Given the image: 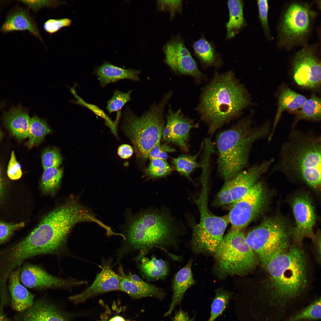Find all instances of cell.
Returning a JSON list of instances; mask_svg holds the SVG:
<instances>
[{"label": "cell", "instance_id": "cell-26", "mask_svg": "<svg viewBox=\"0 0 321 321\" xmlns=\"http://www.w3.org/2000/svg\"><path fill=\"white\" fill-rule=\"evenodd\" d=\"M142 254L137 258L139 259V268L142 278L148 281H154L165 278L169 270L168 262L162 259L153 257L150 259Z\"/></svg>", "mask_w": 321, "mask_h": 321}, {"label": "cell", "instance_id": "cell-44", "mask_svg": "<svg viewBox=\"0 0 321 321\" xmlns=\"http://www.w3.org/2000/svg\"><path fill=\"white\" fill-rule=\"evenodd\" d=\"M24 224V222L13 224L0 221V244L7 240L15 231L23 227Z\"/></svg>", "mask_w": 321, "mask_h": 321}, {"label": "cell", "instance_id": "cell-53", "mask_svg": "<svg viewBox=\"0 0 321 321\" xmlns=\"http://www.w3.org/2000/svg\"><path fill=\"white\" fill-rule=\"evenodd\" d=\"M109 321H125L122 317L116 316L111 318Z\"/></svg>", "mask_w": 321, "mask_h": 321}, {"label": "cell", "instance_id": "cell-7", "mask_svg": "<svg viewBox=\"0 0 321 321\" xmlns=\"http://www.w3.org/2000/svg\"><path fill=\"white\" fill-rule=\"evenodd\" d=\"M272 280L274 295L283 303L299 295L306 283L304 255L296 246L272 257L265 267Z\"/></svg>", "mask_w": 321, "mask_h": 321}, {"label": "cell", "instance_id": "cell-51", "mask_svg": "<svg viewBox=\"0 0 321 321\" xmlns=\"http://www.w3.org/2000/svg\"><path fill=\"white\" fill-rule=\"evenodd\" d=\"M5 183L2 169L0 166V200L4 197L5 194Z\"/></svg>", "mask_w": 321, "mask_h": 321}, {"label": "cell", "instance_id": "cell-37", "mask_svg": "<svg viewBox=\"0 0 321 321\" xmlns=\"http://www.w3.org/2000/svg\"><path fill=\"white\" fill-rule=\"evenodd\" d=\"M150 160L145 171L146 175L150 179L165 177L170 174L173 171L171 166L166 160L156 158Z\"/></svg>", "mask_w": 321, "mask_h": 321}, {"label": "cell", "instance_id": "cell-40", "mask_svg": "<svg viewBox=\"0 0 321 321\" xmlns=\"http://www.w3.org/2000/svg\"><path fill=\"white\" fill-rule=\"evenodd\" d=\"M42 161L44 169L57 168L61 163L62 158L59 151L54 148L49 147L44 150L42 154Z\"/></svg>", "mask_w": 321, "mask_h": 321}, {"label": "cell", "instance_id": "cell-42", "mask_svg": "<svg viewBox=\"0 0 321 321\" xmlns=\"http://www.w3.org/2000/svg\"><path fill=\"white\" fill-rule=\"evenodd\" d=\"M26 4L35 12L44 7H56L65 3L64 1L57 0H22L20 1Z\"/></svg>", "mask_w": 321, "mask_h": 321}, {"label": "cell", "instance_id": "cell-54", "mask_svg": "<svg viewBox=\"0 0 321 321\" xmlns=\"http://www.w3.org/2000/svg\"><path fill=\"white\" fill-rule=\"evenodd\" d=\"M1 132L0 131V139L1 138Z\"/></svg>", "mask_w": 321, "mask_h": 321}, {"label": "cell", "instance_id": "cell-11", "mask_svg": "<svg viewBox=\"0 0 321 321\" xmlns=\"http://www.w3.org/2000/svg\"><path fill=\"white\" fill-rule=\"evenodd\" d=\"M270 195L264 184L258 181L248 192L232 204L228 214L231 230H242L267 209Z\"/></svg>", "mask_w": 321, "mask_h": 321}, {"label": "cell", "instance_id": "cell-9", "mask_svg": "<svg viewBox=\"0 0 321 321\" xmlns=\"http://www.w3.org/2000/svg\"><path fill=\"white\" fill-rule=\"evenodd\" d=\"M214 255L223 275L243 276L254 270L257 256L248 244L241 230H230L224 237Z\"/></svg>", "mask_w": 321, "mask_h": 321}, {"label": "cell", "instance_id": "cell-4", "mask_svg": "<svg viewBox=\"0 0 321 321\" xmlns=\"http://www.w3.org/2000/svg\"><path fill=\"white\" fill-rule=\"evenodd\" d=\"M321 155L320 136L293 130L283 143L273 169L319 189L321 186Z\"/></svg>", "mask_w": 321, "mask_h": 321}, {"label": "cell", "instance_id": "cell-1", "mask_svg": "<svg viewBox=\"0 0 321 321\" xmlns=\"http://www.w3.org/2000/svg\"><path fill=\"white\" fill-rule=\"evenodd\" d=\"M83 222L102 223L78 197L71 195L63 204L45 214L24 238L33 257L42 254L62 255L69 253L67 240L73 227Z\"/></svg>", "mask_w": 321, "mask_h": 321}, {"label": "cell", "instance_id": "cell-31", "mask_svg": "<svg viewBox=\"0 0 321 321\" xmlns=\"http://www.w3.org/2000/svg\"><path fill=\"white\" fill-rule=\"evenodd\" d=\"M320 98L313 95L307 99L300 108L294 112L296 114L292 125L294 128L298 122L301 120L317 122L321 119Z\"/></svg>", "mask_w": 321, "mask_h": 321}, {"label": "cell", "instance_id": "cell-28", "mask_svg": "<svg viewBox=\"0 0 321 321\" xmlns=\"http://www.w3.org/2000/svg\"><path fill=\"white\" fill-rule=\"evenodd\" d=\"M229 13L228 21L226 23V39H230L246 26L243 14V2L241 0H230L227 2Z\"/></svg>", "mask_w": 321, "mask_h": 321}, {"label": "cell", "instance_id": "cell-29", "mask_svg": "<svg viewBox=\"0 0 321 321\" xmlns=\"http://www.w3.org/2000/svg\"><path fill=\"white\" fill-rule=\"evenodd\" d=\"M198 126L194 125L190 119L184 117L180 110H178L172 127V143L187 151L188 149L185 142L189 137L190 130Z\"/></svg>", "mask_w": 321, "mask_h": 321}, {"label": "cell", "instance_id": "cell-20", "mask_svg": "<svg viewBox=\"0 0 321 321\" xmlns=\"http://www.w3.org/2000/svg\"><path fill=\"white\" fill-rule=\"evenodd\" d=\"M27 30L43 42L37 24L28 10L16 7L8 14L0 28V32H7Z\"/></svg>", "mask_w": 321, "mask_h": 321}, {"label": "cell", "instance_id": "cell-10", "mask_svg": "<svg viewBox=\"0 0 321 321\" xmlns=\"http://www.w3.org/2000/svg\"><path fill=\"white\" fill-rule=\"evenodd\" d=\"M202 188L200 196L195 201L200 212V221L191 225L190 245L195 253L214 254L229 222L228 215L218 216L210 211L207 204L208 187L204 186Z\"/></svg>", "mask_w": 321, "mask_h": 321}, {"label": "cell", "instance_id": "cell-25", "mask_svg": "<svg viewBox=\"0 0 321 321\" xmlns=\"http://www.w3.org/2000/svg\"><path fill=\"white\" fill-rule=\"evenodd\" d=\"M306 100L305 96L289 88L283 89L278 96V108L274 124L268 137V141H270L273 136L282 112L286 110L294 112L298 110L301 108Z\"/></svg>", "mask_w": 321, "mask_h": 321}, {"label": "cell", "instance_id": "cell-23", "mask_svg": "<svg viewBox=\"0 0 321 321\" xmlns=\"http://www.w3.org/2000/svg\"><path fill=\"white\" fill-rule=\"evenodd\" d=\"M20 267L11 272L8 278L9 288L12 297V306L15 310L22 312L33 305L35 295L20 283Z\"/></svg>", "mask_w": 321, "mask_h": 321}, {"label": "cell", "instance_id": "cell-48", "mask_svg": "<svg viewBox=\"0 0 321 321\" xmlns=\"http://www.w3.org/2000/svg\"><path fill=\"white\" fill-rule=\"evenodd\" d=\"M178 112V110L174 112L170 109L167 116V122L163 132L162 137L163 140L172 142V129L173 124Z\"/></svg>", "mask_w": 321, "mask_h": 321}, {"label": "cell", "instance_id": "cell-45", "mask_svg": "<svg viewBox=\"0 0 321 321\" xmlns=\"http://www.w3.org/2000/svg\"><path fill=\"white\" fill-rule=\"evenodd\" d=\"M71 22V20L68 18L50 19L44 23L43 28L46 32L52 34L56 32L63 27L69 26Z\"/></svg>", "mask_w": 321, "mask_h": 321}, {"label": "cell", "instance_id": "cell-13", "mask_svg": "<svg viewBox=\"0 0 321 321\" xmlns=\"http://www.w3.org/2000/svg\"><path fill=\"white\" fill-rule=\"evenodd\" d=\"M293 69L294 79L298 85L311 89L320 86V62L309 48H303L297 53Z\"/></svg>", "mask_w": 321, "mask_h": 321}, {"label": "cell", "instance_id": "cell-32", "mask_svg": "<svg viewBox=\"0 0 321 321\" xmlns=\"http://www.w3.org/2000/svg\"><path fill=\"white\" fill-rule=\"evenodd\" d=\"M44 170L40 183L41 190L44 195L54 196L60 188L63 170L54 167Z\"/></svg>", "mask_w": 321, "mask_h": 321}, {"label": "cell", "instance_id": "cell-16", "mask_svg": "<svg viewBox=\"0 0 321 321\" xmlns=\"http://www.w3.org/2000/svg\"><path fill=\"white\" fill-rule=\"evenodd\" d=\"M307 6L299 3L291 4L286 10L281 26V33L289 42L300 39L308 33L310 15Z\"/></svg>", "mask_w": 321, "mask_h": 321}, {"label": "cell", "instance_id": "cell-55", "mask_svg": "<svg viewBox=\"0 0 321 321\" xmlns=\"http://www.w3.org/2000/svg\"><path fill=\"white\" fill-rule=\"evenodd\" d=\"M0 321H1L0 319Z\"/></svg>", "mask_w": 321, "mask_h": 321}, {"label": "cell", "instance_id": "cell-39", "mask_svg": "<svg viewBox=\"0 0 321 321\" xmlns=\"http://www.w3.org/2000/svg\"><path fill=\"white\" fill-rule=\"evenodd\" d=\"M132 90L124 92L115 90L111 98L107 102L106 108L109 113L119 111L128 102L131 100Z\"/></svg>", "mask_w": 321, "mask_h": 321}, {"label": "cell", "instance_id": "cell-17", "mask_svg": "<svg viewBox=\"0 0 321 321\" xmlns=\"http://www.w3.org/2000/svg\"><path fill=\"white\" fill-rule=\"evenodd\" d=\"M164 50L166 62L173 70L190 75L197 80L202 78V73L180 38L171 40Z\"/></svg>", "mask_w": 321, "mask_h": 321}, {"label": "cell", "instance_id": "cell-52", "mask_svg": "<svg viewBox=\"0 0 321 321\" xmlns=\"http://www.w3.org/2000/svg\"><path fill=\"white\" fill-rule=\"evenodd\" d=\"M316 243V250L318 254V259H320L321 254V237L320 233L318 231L316 235H315V238L314 240Z\"/></svg>", "mask_w": 321, "mask_h": 321}, {"label": "cell", "instance_id": "cell-19", "mask_svg": "<svg viewBox=\"0 0 321 321\" xmlns=\"http://www.w3.org/2000/svg\"><path fill=\"white\" fill-rule=\"evenodd\" d=\"M119 270L122 278L118 290L124 292L133 298L151 297L162 300L166 293L162 289L143 281L137 275L131 272L127 274L120 266Z\"/></svg>", "mask_w": 321, "mask_h": 321}, {"label": "cell", "instance_id": "cell-15", "mask_svg": "<svg viewBox=\"0 0 321 321\" xmlns=\"http://www.w3.org/2000/svg\"><path fill=\"white\" fill-rule=\"evenodd\" d=\"M20 276L21 281L25 287L38 290L70 288L86 283L84 281L54 276L39 266L30 263L23 265Z\"/></svg>", "mask_w": 321, "mask_h": 321}, {"label": "cell", "instance_id": "cell-6", "mask_svg": "<svg viewBox=\"0 0 321 321\" xmlns=\"http://www.w3.org/2000/svg\"><path fill=\"white\" fill-rule=\"evenodd\" d=\"M166 94L158 104L140 117L130 110L124 111L122 128L133 144L137 158L145 161L153 147L160 141L165 127L164 108L171 96Z\"/></svg>", "mask_w": 321, "mask_h": 321}, {"label": "cell", "instance_id": "cell-14", "mask_svg": "<svg viewBox=\"0 0 321 321\" xmlns=\"http://www.w3.org/2000/svg\"><path fill=\"white\" fill-rule=\"evenodd\" d=\"M292 205L295 223L291 231L294 241L300 243L306 237L314 240L315 214L314 207L309 196L301 193L296 195L292 199Z\"/></svg>", "mask_w": 321, "mask_h": 321}, {"label": "cell", "instance_id": "cell-38", "mask_svg": "<svg viewBox=\"0 0 321 321\" xmlns=\"http://www.w3.org/2000/svg\"><path fill=\"white\" fill-rule=\"evenodd\" d=\"M321 299L316 300L287 321L317 320L321 318Z\"/></svg>", "mask_w": 321, "mask_h": 321}, {"label": "cell", "instance_id": "cell-34", "mask_svg": "<svg viewBox=\"0 0 321 321\" xmlns=\"http://www.w3.org/2000/svg\"><path fill=\"white\" fill-rule=\"evenodd\" d=\"M199 151L193 155H182L172 159L171 162L175 167L177 171L193 182L190 177L191 174L194 170L201 167V164L196 161V159L202 150L203 142Z\"/></svg>", "mask_w": 321, "mask_h": 321}, {"label": "cell", "instance_id": "cell-18", "mask_svg": "<svg viewBox=\"0 0 321 321\" xmlns=\"http://www.w3.org/2000/svg\"><path fill=\"white\" fill-rule=\"evenodd\" d=\"M122 277L112 269L110 264H103L92 284L82 292L69 297L68 299L75 303H81L96 295L118 290Z\"/></svg>", "mask_w": 321, "mask_h": 321}, {"label": "cell", "instance_id": "cell-47", "mask_svg": "<svg viewBox=\"0 0 321 321\" xmlns=\"http://www.w3.org/2000/svg\"><path fill=\"white\" fill-rule=\"evenodd\" d=\"M182 0H159L157 4L161 10H168L171 14V17L173 18L177 12H180L181 10Z\"/></svg>", "mask_w": 321, "mask_h": 321}, {"label": "cell", "instance_id": "cell-27", "mask_svg": "<svg viewBox=\"0 0 321 321\" xmlns=\"http://www.w3.org/2000/svg\"><path fill=\"white\" fill-rule=\"evenodd\" d=\"M30 119L27 111L18 108L8 113L5 121L12 134L17 139L21 140L29 137Z\"/></svg>", "mask_w": 321, "mask_h": 321}, {"label": "cell", "instance_id": "cell-5", "mask_svg": "<svg viewBox=\"0 0 321 321\" xmlns=\"http://www.w3.org/2000/svg\"><path fill=\"white\" fill-rule=\"evenodd\" d=\"M252 114L240 119L233 126L218 134L216 138L218 152L217 169L225 180L246 167L252 146L257 140L269 136V121L252 126Z\"/></svg>", "mask_w": 321, "mask_h": 321}, {"label": "cell", "instance_id": "cell-49", "mask_svg": "<svg viewBox=\"0 0 321 321\" xmlns=\"http://www.w3.org/2000/svg\"><path fill=\"white\" fill-rule=\"evenodd\" d=\"M134 150L130 145L124 144L120 145L117 150V153L119 156L123 159H127L133 155Z\"/></svg>", "mask_w": 321, "mask_h": 321}, {"label": "cell", "instance_id": "cell-30", "mask_svg": "<svg viewBox=\"0 0 321 321\" xmlns=\"http://www.w3.org/2000/svg\"><path fill=\"white\" fill-rule=\"evenodd\" d=\"M193 48L197 56L205 66L217 67L221 65L222 60L213 45L204 37L196 41Z\"/></svg>", "mask_w": 321, "mask_h": 321}, {"label": "cell", "instance_id": "cell-12", "mask_svg": "<svg viewBox=\"0 0 321 321\" xmlns=\"http://www.w3.org/2000/svg\"><path fill=\"white\" fill-rule=\"evenodd\" d=\"M274 160L271 158L255 164L225 181L213 202V205L217 207L232 204L241 199L266 172Z\"/></svg>", "mask_w": 321, "mask_h": 321}, {"label": "cell", "instance_id": "cell-3", "mask_svg": "<svg viewBox=\"0 0 321 321\" xmlns=\"http://www.w3.org/2000/svg\"><path fill=\"white\" fill-rule=\"evenodd\" d=\"M124 231L125 243L121 255L140 251L145 254L154 248L163 250L176 247L181 235L176 219L165 209H151L136 214L128 211Z\"/></svg>", "mask_w": 321, "mask_h": 321}, {"label": "cell", "instance_id": "cell-43", "mask_svg": "<svg viewBox=\"0 0 321 321\" xmlns=\"http://www.w3.org/2000/svg\"><path fill=\"white\" fill-rule=\"evenodd\" d=\"M259 19L267 36L270 37V32L268 23V2L267 0L257 1Z\"/></svg>", "mask_w": 321, "mask_h": 321}, {"label": "cell", "instance_id": "cell-22", "mask_svg": "<svg viewBox=\"0 0 321 321\" xmlns=\"http://www.w3.org/2000/svg\"><path fill=\"white\" fill-rule=\"evenodd\" d=\"M24 321H71L57 306L45 300L39 299L27 310Z\"/></svg>", "mask_w": 321, "mask_h": 321}, {"label": "cell", "instance_id": "cell-36", "mask_svg": "<svg viewBox=\"0 0 321 321\" xmlns=\"http://www.w3.org/2000/svg\"><path fill=\"white\" fill-rule=\"evenodd\" d=\"M75 86L70 88V91L76 99V101H72V102L86 107L93 112L95 114L103 118L105 121L106 125L111 131L114 135L117 136V125L119 118L117 117L115 121L114 122L100 108L93 104L88 103L77 95L75 89Z\"/></svg>", "mask_w": 321, "mask_h": 321}, {"label": "cell", "instance_id": "cell-35", "mask_svg": "<svg viewBox=\"0 0 321 321\" xmlns=\"http://www.w3.org/2000/svg\"><path fill=\"white\" fill-rule=\"evenodd\" d=\"M232 296L231 293L220 289L216 291L215 295L211 305L210 316L207 321H215L226 310Z\"/></svg>", "mask_w": 321, "mask_h": 321}, {"label": "cell", "instance_id": "cell-24", "mask_svg": "<svg viewBox=\"0 0 321 321\" xmlns=\"http://www.w3.org/2000/svg\"><path fill=\"white\" fill-rule=\"evenodd\" d=\"M95 72L102 87L109 83L124 79L138 81L139 79V75L140 73L139 70L123 68L108 62H105L96 67Z\"/></svg>", "mask_w": 321, "mask_h": 321}, {"label": "cell", "instance_id": "cell-41", "mask_svg": "<svg viewBox=\"0 0 321 321\" xmlns=\"http://www.w3.org/2000/svg\"><path fill=\"white\" fill-rule=\"evenodd\" d=\"M175 150L166 143L161 144L158 142L153 147L149 154L148 158L151 160L154 159H160L166 160L168 158V152H173Z\"/></svg>", "mask_w": 321, "mask_h": 321}, {"label": "cell", "instance_id": "cell-8", "mask_svg": "<svg viewBox=\"0 0 321 321\" xmlns=\"http://www.w3.org/2000/svg\"><path fill=\"white\" fill-rule=\"evenodd\" d=\"M288 226L280 216L267 217L245 237L264 268L272 257L289 247L290 231Z\"/></svg>", "mask_w": 321, "mask_h": 321}, {"label": "cell", "instance_id": "cell-50", "mask_svg": "<svg viewBox=\"0 0 321 321\" xmlns=\"http://www.w3.org/2000/svg\"><path fill=\"white\" fill-rule=\"evenodd\" d=\"M195 317L191 318L188 313L180 309L175 313L172 321H194Z\"/></svg>", "mask_w": 321, "mask_h": 321}, {"label": "cell", "instance_id": "cell-33", "mask_svg": "<svg viewBox=\"0 0 321 321\" xmlns=\"http://www.w3.org/2000/svg\"><path fill=\"white\" fill-rule=\"evenodd\" d=\"M51 130L46 121L35 115L30 119L29 128V140L26 143L29 148L38 145Z\"/></svg>", "mask_w": 321, "mask_h": 321}, {"label": "cell", "instance_id": "cell-2", "mask_svg": "<svg viewBox=\"0 0 321 321\" xmlns=\"http://www.w3.org/2000/svg\"><path fill=\"white\" fill-rule=\"evenodd\" d=\"M252 105L247 88L233 71L215 72L203 88L196 110L212 136Z\"/></svg>", "mask_w": 321, "mask_h": 321}, {"label": "cell", "instance_id": "cell-46", "mask_svg": "<svg viewBox=\"0 0 321 321\" xmlns=\"http://www.w3.org/2000/svg\"><path fill=\"white\" fill-rule=\"evenodd\" d=\"M7 172L9 178L12 180L20 179L22 175L21 165L16 160L14 151L11 153Z\"/></svg>", "mask_w": 321, "mask_h": 321}, {"label": "cell", "instance_id": "cell-21", "mask_svg": "<svg viewBox=\"0 0 321 321\" xmlns=\"http://www.w3.org/2000/svg\"><path fill=\"white\" fill-rule=\"evenodd\" d=\"M192 262V259H190L185 265L174 276L172 283V300L164 317L171 314L175 307L180 304L186 291L195 284L191 270Z\"/></svg>", "mask_w": 321, "mask_h": 321}]
</instances>
